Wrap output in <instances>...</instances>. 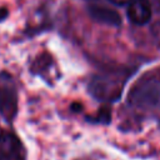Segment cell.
<instances>
[{"label": "cell", "mask_w": 160, "mask_h": 160, "mask_svg": "<svg viewBox=\"0 0 160 160\" xmlns=\"http://www.w3.org/2000/svg\"><path fill=\"white\" fill-rule=\"evenodd\" d=\"M129 102L138 109L151 111L160 108V76L149 72L140 78L129 94Z\"/></svg>", "instance_id": "obj_1"}, {"label": "cell", "mask_w": 160, "mask_h": 160, "mask_svg": "<svg viewBox=\"0 0 160 160\" xmlns=\"http://www.w3.org/2000/svg\"><path fill=\"white\" fill-rule=\"evenodd\" d=\"M122 89V80L110 75L95 76L90 85L89 91L100 100H115L120 96Z\"/></svg>", "instance_id": "obj_2"}, {"label": "cell", "mask_w": 160, "mask_h": 160, "mask_svg": "<svg viewBox=\"0 0 160 160\" xmlns=\"http://www.w3.org/2000/svg\"><path fill=\"white\" fill-rule=\"evenodd\" d=\"M0 159L26 160V151L20 139L11 131L0 129Z\"/></svg>", "instance_id": "obj_3"}, {"label": "cell", "mask_w": 160, "mask_h": 160, "mask_svg": "<svg viewBox=\"0 0 160 160\" xmlns=\"http://www.w3.org/2000/svg\"><path fill=\"white\" fill-rule=\"evenodd\" d=\"M18 111V94L14 86L4 85L0 89V114L6 121H12Z\"/></svg>", "instance_id": "obj_4"}, {"label": "cell", "mask_w": 160, "mask_h": 160, "mask_svg": "<svg viewBox=\"0 0 160 160\" xmlns=\"http://www.w3.org/2000/svg\"><path fill=\"white\" fill-rule=\"evenodd\" d=\"M151 6L146 0H132L126 9L130 22L135 25H145L151 19Z\"/></svg>", "instance_id": "obj_5"}, {"label": "cell", "mask_w": 160, "mask_h": 160, "mask_svg": "<svg viewBox=\"0 0 160 160\" xmlns=\"http://www.w3.org/2000/svg\"><path fill=\"white\" fill-rule=\"evenodd\" d=\"M89 15L92 20L100 24H106L111 26H120L121 25V16L118 11L111 8L102 6V5H91L88 9Z\"/></svg>", "instance_id": "obj_6"}, {"label": "cell", "mask_w": 160, "mask_h": 160, "mask_svg": "<svg viewBox=\"0 0 160 160\" xmlns=\"http://www.w3.org/2000/svg\"><path fill=\"white\" fill-rule=\"evenodd\" d=\"M111 4L118 5V6H124V5H129L132 0H109Z\"/></svg>", "instance_id": "obj_7"}, {"label": "cell", "mask_w": 160, "mask_h": 160, "mask_svg": "<svg viewBox=\"0 0 160 160\" xmlns=\"http://www.w3.org/2000/svg\"><path fill=\"white\" fill-rule=\"evenodd\" d=\"M8 14H9V11H8L6 8H0V21L4 20L8 16Z\"/></svg>", "instance_id": "obj_8"}, {"label": "cell", "mask_w": 160, "mask_h": 160, "mask_svg": "<svg viewBox=\"0 0 160 160\" xmlns=\"http://www.w3.org/2000/svg\"><path fill=\"white\" fill-rule=\"evenodd\" d=\"M0 160H1V159H0Z\"/></svg>", "instance_id": "obj_9"}]
</instances>
